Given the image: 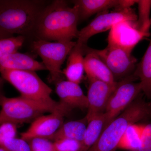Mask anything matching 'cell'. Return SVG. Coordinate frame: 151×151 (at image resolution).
Masks as SVG:
<instances>
[{
  "label": "cell",
  "instance_id": "cell-17",
  "mask_svg": "<svg viewBox=\"0 0 151 151\" xmlns=\"http://www.w3.org/2000/svg\"><path fill=\"white\" fill-rule=\"evenodd\" d=\"M78 9L79 21L89 18L94 14L111 8L121 9L122 0H76L72 1Z\"/></svg>",
  "mask_w": 151,
  "mask_h": 151
},
{
  "label": "cell",
  "instance_id": "cell-15",
  "mask_svg": "<svg viewBox=\"0 0 151 151\" xmlns=\"http://www.w3.org/2000/svg\"><path fill=\"white\" fill-rule=\"evenodd\" d=\"M76 42V45L68 55L66 67L63 74L67 80L79 84L84 77V45Z\"/></svg>",
  "mask_w": 151,
  "mask_h": 151
},
{
  "label": "cell",
  "instance_id": "cell-18",
  "mask_svg": "<svg viewBox=\"0 0 151 151\" xmlns=\"http://www.w3.org/2000/svg\"><path fill=\"white\" fill-rule=\"evenodd\" d=\"M87 124L85 117L81 120L63 123L49 139L54 142L61 139H68L81 142L84 137Z\"/></svg>",
  "mask_w": 151,
  "mask_h": 151
},
{
  "label": "cell",
  "instance_id": "cell-3",
  "mask_svg": "<svg viewBox=\"0 0 151 151\" xmlns=\"http://www.w3.org/2000/svg\"><path fill=\"white\" fill-rule=\"evenodd\" d=\"M151 121V102L141 94L105 127L100 137L88 151H115L130 125Z\"/></svg>",
  "mask_w": 151,
  "mask_h": 151
},
{
  "label": "cell",
  "instance_id": "cell-28",
  "mask_svg": "<svg viewBox=\"0 0 151 151\" xmlns=\"http://www.w3.org/2000/svg\"><path fill=\"white\" fill-rule=\"evenodd\" d=\"M134 151H151V121L145 124L139 146Z\"/></svg>",
  "mask_w": 151,
  "mask_h": 151
},
{
  "label": "cell",
  "instance_id": "cell-10",
  "mask_svg": "<svg viewBox=\"0 0 151 151\" xmlns=\"http://www.w3.org/2000/svg\"><path fill=\"white\" fill-rule=\"evenodd\" d=\"M68 113L58 111L37 117L26 131L21 133V138L26 141L36 138L49 139L63 124V118Z\"/></svg>",
  "mask_w": 151,
  "mask_h": 151
},
{
  "label": "cell",
  "instance_id": "cell-24",
  "mask_svg": "<svg viewBox=\"0 0 151 151\" xmlns=\"http://www.w3.org/2000/svg\"><path fill=\"white\" fill-rule=\"evenodd\" d=\"M0 147L7 151H31L28 142L21 138L9 139L5 141Z\"/></svg>",
  "mask_w": 151,
  "mask_h": 151
},
{
  "label": "cell",
  "instance_id": "cell-25",
  "mask_svg": "<svg viewBox=\"0 0 151 151\" xmlns=\"http://www.w3.org/2000/svg\"><path fill=\"white\" fill-rule=\"evenodd\" d=\"M31 151H55L53 144L49 139L36 138L27 141Z\"/></svg>",
  "mask_w": 151,
  "mask_h": 151
},
{
  "label": "cell",
  "instance_id": "cell-8",
  "mask_svg": "<svg viewBox=\"0 0 151 151\" xmlns=\"http://www.w3.org/2000/svg\"><path fill=\"white\" fill-rule=\"evenodd\" d=\"M137 79L133 74L117 81L104 112L107 119V125L142 93L140 83L135 82Z\"/></svg>",
  "mask_w": 151,
  "mask_h": 151
},
{
  "label": "cell",
  "instance_id": "cell-13",
  "mask_svg": "<svg viewBox=\"0 0 151 151\" xmlns=\"http://www.w3.org/2000/svg\"><path fill=\"white\" fill-rule=\"evenodd\" d=\"M84 70L88 80H98L111 85H115V81L112 73L105 63L93 50L84 45Z\"/></svg>",
  "mask_w": 151,
  "mask_h": 151
},
{
  "label": "cell",
  "instance_id": "cell-11",
  "mask_svg": "<svg viewBox=\"0 0 151 151\" xmlns=\"http://www.w3.org/2000/svg\"><path fill=\"white\" fill-rule=\"evenodd\" d=\"M89 81L87 113L85 118L89 122L95 116L105 112L108 100L116 86L98 80Z\"/></svg>",
  "mask_w": 151,
  "mask_h": 151
},
{
  "label": "cell",
  "instance_id": "cell-16",
  "mask_svg": "<svg viewBox=\"0 0 151 151\" xmlns=\"http://www.w3.org/2000/svg\"><path fill=\"white\" fill-rule=\"evenodd\" d=\"M4 69L33 71L47 70L42 62H38L30 55L18 52L0 59V71Z\"/></svg>",
  "mask_w": 151,
  "mask_h": 151
},
{
  "label": "cell",
  "instance_id": "cell-21",
  "mask_svg": "<svg viewBox=\"0 0 151 151\" xmlns=\"http://www.w3.org/2000/svg\"><path fill=\"white\" fill-rule=\"evenodd\" d=\"M145 124L130 125L121 138L118 148L127 150L128 151H134L137 150L139 146Z\"/></svg>",
  "mask_w": 151,
  "mask_h": 151
},
{
  "label": "cell",
  "instance_id": "cell-22",
  "mask_svg": "<svg viewBox=\"0 0 151 151\" xmlns=\"http://www.w3.org/2000/svg\"><path fill=\"white\" fill-rule=\"evenodd\" d=\"M138 15L137 20V28L139 31L146 36L149 35V30L151 26L150 14L151 9V1L138 0Z\"/></svg>",
  "mask_w": 151,
  "mask_h": 151
},
{
  "label": "cell",
  "instance_id": "cell-20",
  "mask_svg": "<svg viewBox=\"0 0 151 151\" xmlns=\"http://www.w3.org/2000/svg\"><path fill=\"white\" fill-rule=\"evenodd\" d=\"M107 124L104 113L95 116L88 122L79 151H88L100 137Z\"/></svg>",
  "mask_w": 151,
  "mask_h": 151
},
{
  "label": "cell",
  "instance_id": "cell-7",
  "mask_svg": "<svg viewBox=\"0 0 151 151\" xmlns=\"http://www.w3.org/2000/svg\"><path fill=\"white\" fill-rule=\"evenodd\" d=\"M93 50L105 63L116 82L134 74L137 60L132 55V50L109 41L104 49Z\"/></svg>",
  "mask_w": 151,
  "mask_h": 151
},
{
  "label": "cell",
  "instance_id": "cell-4",
  "mask_svg": "<svg viewBox=\"0 0 151 151\" xmlns=\"http://www.w3.org/2000/svg\"><path fill=\"white\" fill-rule=\"evenodd\" d=\"M0 125L6 122L17 125L29 123L45 113L71 111L59 102H40L22 96L8 98L4 95L0 97Z\"/></svg>",
  "mask_w": 151,
  "mask_h": 151
},
{
  "label": "cell",
  "instance_id": "cell-1",
  "mask_svg": "<svg viewBox=\"0 0 151 151\" xmlns=\"http://www.w3.org/2000/svg\"><path fill=\"white\" fill-rule=\"evenodd\" d=\"M79 21L77 6L70 7L66 1L56 0L40 12L34 32L37 39L71 41L78 38Z\"/></svg>",
  "mask_w": 151,
  "mask_h": 151
},
{
  "label": "cell",
  "instance_id": "cell-14",
  "mask_svg": "<svg viewBox=\"0 0 151 151\" xmlns=\"http://www.w3.org/2000/svg\"><path fill=\"white\" fill-rule=\"evenodd\" d=\"M137 22H122L114 25L111 28L108 41L133 50L136 45L146 37L138 31Z\"/></svg>",
  "mask_w": 151,
  "mask_h": 151
},
{
  "label": "cell",
  "instance_id": "cell-5",
  "mask_svg": "<svg viewBox=\"0 0 151 151\" xmlns=\"http://www.w3.org/2000/svg\"><path fill=\"white\" fill-rule=\"evenodd\" d=\"M0 73L2 78L13 85L22 97L40 102L54 101L51 97L52 89L35 71L4 69Z\"/></svg>",
  "mask_w": 151,
  "mask_h": 151
},
{
  "label": "cell",
  "instance_id": "cell-19",
  "mask_svg": "<svg viewBox=\"0 0 151 151\" xmlns=\"http://www.w3.org/2000/svg\"><path fill=\"white\" fill-rule=\"evenodd\" d=\"M134 75L139 80L142 93L151 101V40Z\"/></svg>",
  "mask_w": 151,
  "mask_h": 151
},
{
  "label": "cell",
  "instance_id": "cell-12",
  "mask_svg": "<svg viewBox=\"0 0 151 151\" xmlns=\"http://www.w3.org/2000/svg\"><path fill=\"white\" fill-rule=\"evenodd\" d=\"M55 92L59 97V103L70 110L87 109V97L79 84L68 80H61L56 83Z\"/></svg>",
  "mask_w": 151,
  "mask_h": 151
},
{
  "label": "cell",
  "instance_id": "cell-2",
  "mask_svg": "<svg viewBox=\"0 0 151 151\" xmlns=\"http://www.w3.org/2000/svg\"><path fill=\"white\" fill-rule=\"evenodd\" d=\"M42 2L29 0H0V39L34 32L42 10Z\"/></svg>",
  "mask_w": 151,
  "mask_h": 151
},
{
  "label": "cell",
  "instance_id": "cell-9",
  "mask_svg": "<svg viewBox=\"0 0 151 151\" xmlns=\"http://www.w3.org/2000/svg\"><path fill=\"white\" fill-rule=\"evenodd\" d=\"M137 15L132 8L116 9L111 12H103L89 24L79 31L77 42L86 45L92 37L111 29L114 25L124 22H136Z\"/></svg>",
  "mask_w": 151,
  "mask_h": 151
},
{
  "label": "cell",
  "instance_id": "cell-26",
  "mask_svg": "<svg viewBox=\"0 0 151 151\" xmlns=\"http://www.w3.org/2000/svg\"><path fill=\"white\" fill-rule=\"evenodd\" d=\"M55 151H79L81 142L74 140L61 139L53 142Z\"/></svg>",
  "mask_w": 151,
  "mask_h": 151
},
{
  "label": "cell",
  "instance_id": "cell-27",
  "mask_svg": "<svg viewBox=\"0 0 151 151\" xmlns=\"http://www.w3.org/2000/svg\"><path fill=\"white\" fill-rule=\"evenodd\" d=\"M17 124L6 122L0 126V146L5 141L16 137Z\"/></svg>",
  "mask_w": 151,
  "mask_h": 151
},
{
  "label": "cell",
  "instance_id": "cell-23",
  "mask_svg": "<svg viewBox=\"0 0 151 151\" xmlns=\"http://www.w3.org/2000/svg\"><path fill=\"white\" fill-rule=\"evenodd\" d=\"M24 40V36L22 35L0 39V59L7 55L17 52Z\"/></svg>",
  "mask_w": 151,
  "mask_h": 151
},
{
  "label": "cell",
  "instance_id": "cell-6",
  "mask_svg": "<svg viewBox=\"0 0 151 151\" xmlns=\"http://www.w3.org/2000/svg\"><path fill=\"white\" fill-rule=\"evenodd\" d=\"M76 42L55 41L51 42L42 40L34 41L32 49L42 60V63L49 72L50 82H57L62 80L61 66Z\"/></svg>",
  "mask_w": 151,
  "mask_h": 151
},
{
  "label": "cell",
  "instance_id": "cell-29",
  "mask_svg": "<svg viewBox=\"0 0 151 151\" xmlns=\"http://www.w3.org/2000/svg\"><path fill=\"white\" fill-rule=\"evenodd\" d=\"M4 79L2 77H0V97L4 96L3 94V87L4 83Z\"/></svg>",
  "mask_w": 151,
  "mask_h": 151
},
{
  "label": "cell",
  "instance_id": "cell-30",
  "mask_svg": "<svg viewBox=\"0 0 151 151\" xmlns=\"http://www.w3.org/2000/svg\"><path fill=\"white\" fill-rule=\"evenodd\" d=\"M0 151H7L5 149H4V148L0 147Z\"/></svg>",
  "mask_w": 151,
  "mask_h": 151
}]
</instances>
